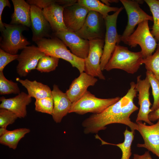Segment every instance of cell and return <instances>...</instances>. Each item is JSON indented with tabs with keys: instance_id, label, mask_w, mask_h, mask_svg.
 Returning a JSON list of instances; mask_svg holds the SVG:
<instances>
[{
	"instance_id": "cell-1",
	"label": "cell",
	"mask_w": 159,
	"mask_h": 159,
	"mask_svg": "<svg viewBox=\"0 0 159 159\" xmlns=\"http://www.w3.org/2000/svg\"><path fill=\"white\" fill-rule=\"evenodd\" d=\"M130 85L126 94L118 101L102 112L93 114L84 120L82 125L84 127V133H97L100 130H105L107 125L113 123L125 125L131 131H138L137 124L132 122L130 118L131 114L138 109L134 103L138 92L134 82H131Z\"/></svg>"
},
{
	"instance_id": "cell-2",
	"label": "cell",
	"mask_w": 159,
	"mask_h": 159,
	"mask_svg": "<svg viewBox=\"0 0 159 159\" xmlns=\"http://www.w3.org/2000/svg\"><path fill=\"white\" fill-rule=\"evenodd\" d=\"M143 55L141 51L133 52L128 48L118 44L106 65L105 69L109 71L118 69L133 74L138 70L143 64Z\"/></svg>"
},
{
	"instance_id": "cell-3",
	"label": "cell",
	"mask_w": 159,
	"mask_h": 159,
	"mask_svg": "<svg viewBox=\"0 0 159 159\" xmlns=\"http://www.w3.org/2000/svg\"><path fill=\"white\" fill-rule=\"evenodd\" d=\"M45 55L63 59L77 69L80 73L85 71V59L73 54L60 39L56 37L44 38L35 42Z\"/></svg>"
},
{
	"instance_id": "cell-4",
	"label": "cell",
	"mask_w": 159,
	"mask_h": 159,
	"mask_svg": "<svg viewBox=\"0 0 159 159\" xmlns=\"http://www.w3.org/2000/svg\"><path fill=\"white\" fill-rule=\"evenodd\" d=\"M4 24L5 29L1 32L0 49L11 54H17L19 50L30 44L22 34L27 27L22 25Z\"/></svg>"
},
{
	"instance_id": "cell-5",
	"label": "cell",
	"mask_w": 159,
	"mask_h": 159,
	"mask_svg": "<svg viewBox=\"0 0 159 159\" xmlns=\"http://www.w3.org/2000/svg\"><path fill=\"white\" fill-rule=\"evenodd\" d=\"M119 97L109 98L96 97L87 90L80 99L72 103L69 113L74 112L80 115L87 113L100 114L118 101Z\"/></svg>"
},
{
	"instance_id": "cell-6",
	"label": "cell",
	"mask_w": 159,
	"mask_h": 159,
	"mask_svg": "<svg viewBox=\"0 0 159 159\" xmlns=\"http://www.w3.org/2000/svg\"><path fill=\"white\" fill-rule=\"evenodd\" d=\"M123 42L131 48L135 47L138 45H139L141 49L143 58L152 55L158 45L155 39L150 31L147 20L138 24L136 29Z\"/></svg>"
},
{
	"instance_id": "cell-7",
	"label": "cell",
	"mask_w": 159,
	"mask_h": 159,
	"mask_svg": "<svg viewBox=\"0 0 159 159\" xmlns=\"http://www.w3.org/2000/svg\"><path fill=\"white\" fill-rule=\"evenodd\" d=\"M123 7H121L113 14L108 15L104 19L106 32L103 52L100 61V67L102 71L110 59L117 45L121 41V35L117 33V21L118 16Z\"/></svg>"
},
{
	"instance_id": "cell-8",
	"label": "cell",
	"mask_w": 159,
	"mask_h": 159,
	"mask_svg": "<svg viewBox=\"0 0 159 159\" xmlns=\"http://www.w3.org/2000/svg\"><path fill=\"white\" fill-rule=\"evenodd\" d=\"M90 49L87 57L85 59L84 72L100 79L105 80L100 67V61L103 52L104 40L96 38L89 40Z\"/></svg>"
},
{
	"instance_id": "cell-9",
	"label": "cell",
	"mask_w": 159,
	"mask_h": 159,
	"mask_svg": "<svg viewBox=\"0 0 159 159\" xmlns=\"http://www.w3.org/2000/svg\"><path fill=\"white\" fill-rule=\"evenodd\" d=\"M127 15V25L120 39L123 41L134 31L136 26L142 22L147 20L153 21V18L140 7L138 1L130 0H120Z\"/></svg>"
},
{
	"instance_id": "cell-10",
	"label": "cell",
	"mask_w": 159,
	"mask_h": 159,
	"mask_svg": "<svg viewBox=\"0 0 159 159\" xmlns=\"http://www.w3.org/2000/svg\"><path fill=\"white\" fill-rule=\"evenodd\" d=\"M45 55L37 47L27 46L18 54L17 73L21 77L26 76L32 70L36 69L39 60Z\"/></svg>"
},
{
	"instance_id": "cell-11",
	"label": "cell",
	"mask_w": 159,
	"mask_h": 159,
	"mask_svg": "<svg viewBox=\"0 0 159 159\" xmlns=\"http://www.w3.org/2000/svg\"><path fill=\"white\" fill-rule=\"evenodd\" d=\"M141 75L137 76L136 89L138 92L139 111L136 120V122L144 121L150 125L153 124L149 119L148 115L152 110L150 108L151 104L150 100L149 90L150 85L147 77L142 79Z\"/></svg>"
},
{
	"instance_id": "cell-12",
	"label": "cell",
	"mask_w": 159,
	"mask_h": 159,
	"mask_svg": "<svg viewBox=\"0 0 159 159\" xmlns=\"http://www.w3.org/2000/svg\"><path fill=\"white\" fill-rule=\"evenodd\" d=\"M70 49L71 52L77 57L85 59L88 56L90 49L89 40L85 39L75 32L68 29L54 34Z\"/></svg>"
},
{
	"instance_id": "cell-13",
	"label": "cell",
	"mask_w": 159,
	"mask_h": 159,
	"mask_svg": "<svg viewBox=\"0 0 159 159\" xmlns=\"http://www.w3.org/2000/svg\"><path fill=\"white\" fill-rule=\"evenodd\" d=\"M104 20L100 14L89 11L82 26L75 32L82 39L89 41L96 38L103 39L102 29Z\"/></svg>"
},
{
	"instance_id": "cell-14",
	"label": "cell",
	"mask_w": 159,
	"mask_h": 159,
	"mask_svg": "<svg viewBox=\"0 0 159 159\" xmlns=\"http://www.w3.org/2000/svg\"><path fill=\"white\" fill-rule=\"evenodd\" d=\"M138 130L144 141L143 144L138 143L137 146L144 148L159 158V119L155 124L147 125L142 121L136 122Z\"/></svg>"
},
{
	"instance_id": "cell-15",
	"label": "cell",
	"mask_w": 159,
	"mask_h": 159,
	"mask_svg": "<svg viewBox=\"0 0 159 159\" xmlns=\"http://www.w3.org/2000/svg\"><path fill=\"white\" fill-rule=\"evenodd\" d=\"M30 18L33 42H35L42 38L52 37L51 31L52 30L42 10L34 5H31Z\"/></svg>"
},
{
	"instance_id": "cell-16",
	"label": "cell",
	"mask_w": 159,
	"mask_h": 159,
	"mask_svg": "<svg viewBox=\"0 0 159 159\" xmlns=\"http://www.w3.org/2000/svg\"><path fill=\"white\" fill-rule=\"evenodd\" d=\"M89 11L77 2L64 7L63 19L67 29L74 32L79 30L83 25Z\"/></svg>"
},
{
	"instance_id": "cell-17",
	"label": "cell",
	"mask_w": 159,
	"mask_h": 159,
	"mask_svg": "<svg viewBox=\"0 0 159 159\" xmlns=\"http://www.w3.org/2000/svg\"><path fill=\"white\" fill-rule=\"evenodd\" d=\"M97 81L95 77L84 72H82L72 81L65 93L73 103L82 97L87 91L88 88L94 86Z\"/></svg>"
},
{
	"instance_id": "cell-18",
	"label": "cell",
	"mask_w": 159,
	"mask_h": 159,
	"mask_svg": "<svg viewBox=\"0 0 159 159\" xmlns=\"http://www.w3.org/2000/svg\"><path fill=\"white\" fill-rule=\"evenodd\" d=\"M0 108L4 109L15 114L18 118H24L26 116V106L32 102V97L23 92L15 97L6 98L0 97Z\"/></svg>"
},
{
	"instance_id": "cell-19",
	"label": "cell",
	"mask_w": 159,
	"mask_h": 159,
	"mask_svg": "<svg viewBox=\"0 0 159 159\" xmlns=\"http://www.w3.org/2000/svg\"><path fill=\"white\" fill-rule=\"evenodd\" d=\"M52 94L54 102L52 115L56 123H60L63 117L69 113L72 103L66 93L60 90L56 85L53 86Z\"/></svg>"
},
{
	"instance_id": "cell-20",
	"label": "cell",
	"mask_w": 159,
	"mask_h": 159,
	"mask_svg": "<svg viewBox=\"0 0 159 159\" xmlns=\"http://www.w3.org/2000/svg\"><path fill=\"white\" fill-rule=\"evenodd\" d=\"M64 7L56 0L42 9L44 15L49 23L54 34L67 29L64 21Z\"/></svg>"
},
{
	"instance_id": "cell-21",
	"label": "cell",
	"mask_w": 159,
	"mask_h": 159,
	"mask_svg": "<svg viewBox=\"0 0 159 159\" xmlns=\"http://www.w3.org/2000/svg\"><path fill=\"white\" fill-rule=\"evenodd\" d=\"M11 1L14 10L11 15L10 24L22 25L31 28V5L24 0Z\"/></svg>"
},
{
	"instance_id": "cell-22",
	"label": "cell",
	"mask_w": 159,
	"mask_h": 159,
	"mask_svg": "<svg viewBox=\"0 0 159 159\" xmlns=\"http://www.w3.org/2000/svg\"><path fill=\"white\" fill-rule=\"evenodd\" d=\"M16 79L26 89L28 94L32 98L36 99L52 97V90L47 85L36 80H23L18 77Z\"/></svg>"
},
{
	"instance_id": "cell-23",
	"label": "cell",
	"mask_w": 159,
	"mask_h": 159,
	"mask_svg": "<svg viewBox=\"0 0 159 159\" xmlns=\"http://www.w3.org/2000/svg\"><path fill=\"white\" fill-rule=\"evenodd\" d=\"M30 132V130L26 128L17 129L11 131L7 130L4 133L0 136V143L15 150L19 141Z\"/></svg>"
},
{
	"instance_id": "cell-24",
	"label": "cell",
	"mask_w": 159,
	"mask_h": 159,
	"mask_svg": "<svg viewBox=\"0 0 159 159\" xmlns=\"http://www.w3.org/2000/svg\"><path fill=\"white\" fill-rule=\"evenodd\" d=\"M134 132L128 130L127 128H126L123 133L124 136V142L117 144L105 142L102 140L97 134L95 135V138L101 141L102 145H111L118 147L122 152L121 159H130L132 154L131 146L134 137Z\"/></svg>"
},
{
	"instance_id": "cell-25",
	"label": "cell",
	"mask_w": 159,
	"mask_h": 159,
	"mask_svg": "<svg viewBox=\"0 0 159 159\" xmlns=\"http://www.w3.org/2000/svg\"><path fill=\"white\" fill-rule=\"evenodd\" d=\"M80 4L85 7L89 11H93L100 14L104 19L111 11L116 12L120 8L108 6L98 0H78Z\"/></svg>"
},
{
	"instance_id": "cell-26",
	"label": "cell",
	"mask_w": 159,
	"mask_h": 159,
	"mask_svg": "<svg viewBox=\"0 0 159 159\" xmlns=\"http://www.w3.org/2000/svg\"><path fill=\"white\" fill-rule=\"evenodd\" d=\"M152 14L153 24L151 33L159 44V0H145Z\"/></svg>"
},
{
	"instance_id": "cell-27",
	"label": "cell",
	"mask_w": 159,
	"mask_h": 159,
	"mask_svg": "<svg viewBox=\"0 0 159 159\" xmlns=\"http://www.w3.org/2000/svg\"><path fill=\"white\" fill-rule=\"evenodd\" d=\"M155 52L145 58H143L142 64L145 65L146 71L151 72L159 81V44H158Z\"/></svg>"
},
{
	"instance_id": "cell-28",
	"label": "cell",
	"mask_w": 159,
	"mask_h": 159,
	"mask_svg": "<svg viewBox=\"0 0 159 159\" xmlns=\"http://www.w3.org/2000/svg\"><path fill=\"white\" fill-rule=\"evenodd\" d=\"M59 59L45 55L39 60L36 69L41 72H49L53 71L57 67Z\"/></svg>"
},
{
	"instance_id": "cell-29",
	"label": "cell",
	"mask_w": 159,
	"mask_h": 159,
	"mask_svg": "<svg viewBox=\"0 0 159 159\" xmlns=\"http://www.w3.org/2000/svg\"><path fill=\"white\" fill-rule=\"evenodd\" d=\"M20 92L18 84L8 80L5 77L3 72H0V94H18Z\"/></svg>"
},
{
	"instance_id": "cell-30",
	"label": "cell",
	"mask_w": 159,
	"mask_h": 159,
	"mask_svg": "<svg viewBox=\"0 0 159 159\" xmlns=\"http://www.w3.org/2000/svg\"><path fill=\"white\" fill-rule=\"evenodd\" d=\"M146 75L152 88L153 102L151 109L153 111L159 108V81L150 72L146 71Z\"/></svg>"
},
{
	"instance_id": "cell-31",
	"label": "cell",
	"mask_w": 159,
	"mask_h": 159,
	"mask_svg": "<svg viewBox=\"0 0 159 159\" xmlns=\"http://www.w3.org/2000/svg\"><path fill=\"white\" fill-rule=\"evenodd\" d=\"M35 105V110L37 111L52 115L54 108L52 96L36 99Z\"/></svg>"
},
{
	"instance_id": "cell-32",
	"label": "cell",
	"mask_w": 159,
	"mask_h": 159,
	"mask_svg": "<svg viewBox=\"0 0 159 159\" xmlns=\"http://www.w3.org/2000/svg\"><path fill=\"white\" fill-rule=\"evenodd\" d=\"M18 118L14 113L7 110L1 108L0 109V127L6 128L9 125L14 123Z\"/></svg>"
},
{
	"instance_id": "cell-33",
	"label": "cell",
	"mask_w": 159,
	"mask_h": 159,
	"mask_svg": "<svg viewBox=\"0 0 159 159\" xmlns=\"http://www.w3.org/2000/svg\"><path fill=\"white\" fill-rule=\"evenodd\" d=\"M18 54L13 55L0 48V72H3L5 67L11 62L17 60Z\"/></svg>"
},
{
	"instance_id": "cell-34",
	"label": "cell",
	"mask_w": 159,
	"mask_h": 159,
	"mask_svg": "<svg viewBox=\"0 0 159 159\" xmlns=\"http://www.w3.org/2000/svg\"><path fill=\"white\" fill-rule=\"evenodd\" d=\"M52 0H28L26 2L30 5H34L42 10L53 3Z\"/></svg>"
},
{
	"instance_id": "cell-35",
	"label": "cell",
	"mask_w": 159,
	"mask_h": 159,
	"mask_svg": "<svg viewBox=\"0 0 159 159\" xmlns=\"http://www.w3.org/2000/svg\"><path fill=\"white\" fill-rule=\"evenodd\" d=\"M8 6L10 8L11 5L8 0H0V30L1 31L5 29L4 23L2 21L1 16L2 12L5 7Z\"/></svg>"
},
{
	"instance_id": "cell-36",
	"label": "cell",
	"mask_w": 159,
	"mask_h": 159,
	"mask_svg": "<svg viewBox=\"0 0 159 159\" xmlns=\"http://www.w3.org/2000/svg\"><path fill=\"white\" fill-rule=\"evenodd\" d=\"M148 118L151 122H154L159 119V108L150 113Z\"/></svg>"
},
{
	"instance_id": "cell-37",
	"label": "cell",
	"mask_w": 159,
	"mask_h": 159,
	"mask_svg": "<svg viewBox=\"0 0 159 159\" xmlns=\"http://www.w3.org/2000/svg\"><path fill=\"white\" fill-rule=\"evenodd\" d=\"M133 159H153L150 155L149 151H145L142 155H139L137 154H133Z\"/></svg>"
},
{
	"instance_id": "cell-38",
	"label": "cell",
	"mask_w": 159,
	"mask_h": 159,
	"mask_svg": "<svg viewBox=\"0 0 159 159\" xmlns=\"http://www.w3.org/2000/svg\"><path fill=\"white\" fill-rule=\"evenodd\" d=\"M101 1L105 5L110 6V3H117L118 0H102Z\"/></svg>"
}]
</instances>
